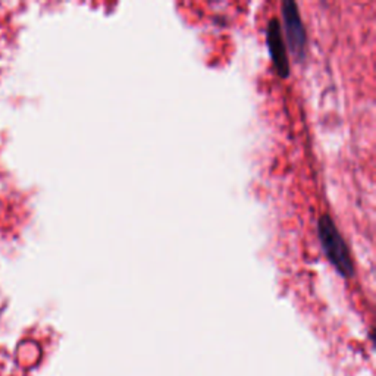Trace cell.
<instances>
[{"label": "cell", "instance_id": "1", "mask_svg": "<svg viewBox=\"0 0 376 376\" xmlns=\"http://www.w3.org/2000/svg\"><path fill=\"white\" fill-rule=\"evenodd\" d=\"M318 231L323 252H325L329 262L343 277H353L354 265L352 261V254H350L347 243L344 241L338 228H336L329 215L320 216L318 222Z\"/></svg>", "mask_w": 376, "mask_h": 376}, {"label": "cell", "instance_id": "2", "mask_svg": "<svg viewBox=\"0 0 376 376\" xmlns=\"http://www.w3.org/2000/svg\"><path fill=\"white\" fill-rule=\"evenodd\" d=\"M282 18L290 47L294 51V55L298 58V60H300L306 51V31L302 22L300 12H298V6L297 3L293 2V0L284 2Z\"/></svg>", "mask_w": 376, "mask_h": 376}, {"label": "cell", "instance_id": "3", "mask_svg": "<svg viewBox=\"0 0 376 376\" xmlns=\"http://www.w3.org/2000/svg\"><path fill=\"white\" fill-rule=\"evenodd\" d=\"M268 46L272 60H274L275 68L282 79H287L290 74V63L287 56V49H285V43L282 38L281 25L278 19H272L268 24Z\"/></svg>", "mask_w": 376, "mask_h": 376}]
</instances>
